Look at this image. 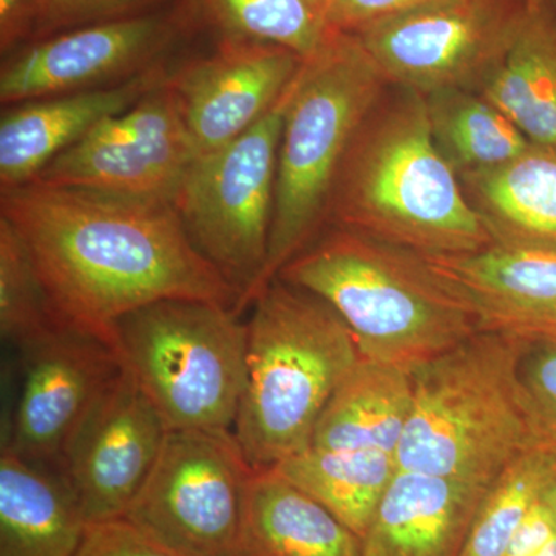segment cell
<instances>
[{
  "label": "cell",
  "instance_id": "1",
  "mask_svg": "<svg viewBox=\"0 0 556 556\" xmlns=\"http://www.w3.org/2000/svg\"><path fill=\"white\" fill-rule=\"evenodd\" d=\"M0 217L24 241L61 327L97 332L161 300L240 294L190 240L177 207L91 190L28 185L0 192Z\"/></svg>",
  "mask_w": 556,
  "mask_h": 556
},
{
  "label": "cell",
  "instance_id": "2",
  "mask_svg": "<svg viewBox=\"0 0 556 556\" xmlns=\"http://www.w3.org/2000/svg\"><path fill=\"white\" fill-rule=\"evenodd\" d=\"M328 226L420 255L471 254L495 244L434 144L426 97L391 86L348 149Z\"/></svg>",
  "mask_w": 556,
  "mask_h": 556
},
{
  "label": "cell",
  "instance_id": "3",
  "mask_svg": "<svg viewBox=\"0 0 556 556\" xmlns=\"http://www.w3.org/2000/svg\"><path fill=\"white\" fill-rule=\"evenodd\" d=\"M276 278L327 302L362 357L409 372L478 332L422 255L354 230L328 226Z\"/></svg>",
  "mask_w": 556,
  "mask_h": 556
},
{
  "label": "cell",
  "instance_id": "4",
  "mask_svg": "<svg viewBox=\"0 0 556 556\" xmlns=\"http://www.w3.org/2000/svg\"><path fill=\"white\" fill-rule=\"evenodd\" d=\"M251 306L233 434L252 468L276 467L311 447L318 417L362 354L327 302L281 278Z\"/></svg>",
  "mask_w": 556,
  "mask_h": 556
},
{
  "label": "cell",
  "instance_id": "5",
  "mask_svg": "<svg viewBox=\"0 0 556 556\" xmlns=\"http://www.w3.org/2000/svg\"><path fill=\"white\" fill-rule=\"evenodd\" d=\"M526 345L478 331L413 369L412 412L397 467L492 482L532 450L519 387Z\"/></svg>",
  "mask_w": 556,
  "mask_h": 556
},
{
  "label": "cell",
  "instance_id": "6",
  "mask_svg": "<svg viewBox=\"0 0 556 556\" xmlns=\"http://www.w3.org/2000/svg\"><path fill=\"white\" fill-rule=\"evenodd\" d=\"M388 89L353 33L332 30L303 61L278 148L276 204L258 294L327 229L348 149Z\"/></svg>",
  "mask_w": 556,
  "mask_h": 556
},
{
  "label": "cell",
  "instance_id": "7",
  "mask_svg": "<svg viewBox=\"0 0 556 556\" xmlns=\"http://www.w3.org/2000/svg\"><path fill=\"white\" fill-rule=\"evenodd\" d=\"M218 303L172 299L113 327L124 367L169 431H233L248 378V324Z\"/></svg>",
  "mask_w": 556,
  "mask_h": 556
},
{
  "label": "cell",
  "instance_id": "8",
  "mask_svg": "<svg viewBox=\"0 0 556 556\" xmlns=\"http://www.w3.org/2000/svg\"><path fill=\"white\" fill-rule=\"evenodd\" d=\"M295 78L251 129L195 160L175 201L190 240L239 292L240 313L257 298L268 260L278 148Z\"/></svg>",
  "mask_w": 556,
  "mask_h": 556
},
{
  "label": "cell",
  "instance_id": "9",
  "mask_svg": "<svg viewBox=\"0 0 556 556\" xmlns=\"http://www.w3.org/2000/svg\"><path fill=\"white\" fill-rule=\"evenodd\" d=\"M525 0H430L369 25L362 46L391 87L479 91L503 67L525 24Z\"/></svg>",
  "mask_w": 556,
  "mask_h": 556
},
{
  "label": "cell",
  "instance_id": "10",
  "mask_svg": "<svg viewBox=\"0 0 556 556\" xmlns=\"http://www.w3.org/2000/svg\"><path fill=\"white\" fill-rule=\"evenodd\" d=\"M254 468L233 431H169L126 518L185 556H237Z\"/></svg>",
  "mask_w": 556,
  "mask_h": 556
},
{
  "label": "cell",
  "instance_id": "11",
  "mask_svg": "<svg viewBox=\"0 0 556 556\" xmlns=\"http://www.w3.org/2000/svg\"><path fill=\"white\" fill-rule=\"evenodd\" d=\"M203 16L200 0L84 25L25 43L3 58L2 108L116 86L169 61Z\"/></svg>",
  "mask_w": 556,
  "mask_h": 556
},
{
  "label": "cell",
  "instance_id": "12",
  "mask_svg": "<svg viewBox=\"0 0 556 556\" xmlns=\"http://www.w3.org/2000/svg\"><path fill=\"white\" fill-rule=\"evenodd\" d=\"M167 79L98 124L31 182L175 204L197 152Z\"/></svg>",
  "mask_w": 556,
  "mask_h": 556
},
{
  "label": "cell",
  "instance_id": "13",
  "mask_svg": "<svg viewBox=\"0 0 556 556\" xmlns=\"http://www.w3.org/2000/svg\"><path fill=\"white\" fill-rule=\"evenodd\" d=\"M20 353L21 382L2 448L61 470L76 428L124 371L123 357L104 336L61 325Z\"/></svg>",
  "mask_w": 556,
  "mask_h": 556
},
{
  "label": "cell",
  "instance_id": "14",
  "mask_svg": "<svg viewBox=\"0 0 556 556\" xmlns=\"http://www.w3.org/2000/svg\"><path fill=\"white\" fill-rule=\"evenodd\" d=\"M167 433L163 416L124 367L62 455L61 470L75 489L87 525L126 517Z\"/></svg>",
  "mask_w": 556,
  "mask_h": 556
},
{
  "label": "cell",
  "instance_id": "15",
  "mask_svg": "<svg viewBox=\"0 0 556 556\" xmlns=\"http://www.w3.org/2000/svg\"><path fill=\"white\" fill-rule=\"evenodd\" d=\"M303 61L274 43L222 38L211 54L172 68L167 84L197 159L251 129L288 89Z\"/></svg>",
  "mask_w": 556,
  "mask_h": 556
},
{
  "label": "cell",
  "instance_id": "16",
  "mask_svg": "<svg viewBox=\"0 0 556 556\" xmlns=\"http://www.w3.org/2000/svg\"><path fill=\"white\" fill-rule=\"evenodd\" d=\"M463 299L478 331L522 343H556V248L500 244L422 255Z\"/></svg>",
  "mask_w": 556,
  "mask_h": 556
},
{
  "label": "cell",
  "instance_id": "17",
  "mask_svg": "<svg viewBox=\"0 0 556 556\" xmlns=\"http://www.w3.org/2000/svg\"><path fill=\"white\" fill-rule=\"evenodd\" d=\"M169 61L116 86L75 91L3 108L0 192L21 188L91 129L137 104L172 72Z\"/></svg>",
  "mask_w": 556,
  "mask_h": 556
},
{
  "label": "cell",
  "instance_id": "18",
  "mask_svg": "<svg viewBox=\"0 0 556 556\" xmlns=\"http://www.w3.org/2000/svg\"><path fill=\"white\" fill-rule=\"evenodd\" d=\"M492 482L397 468L362 536V556L463 555Z\"/></svg>",
  "mask_w": 556,
  "mask_h": 556
},
{
  "label": "cell",
  "instance_id": "19",
  "mask_svg": "<svg viewBox=\"0 0 556 556\" xmlns=\"http://www.w3.org/2000/svg\"><path fill=\"white\" fill-rule=\"evenodd\" d=\"M237 556H362V540L276 467L254 468Z\"/></svg>",
  "mask_w": 556,
  "mask_h": 556
},
{
  "label": "cell",
  "instance_id": "20",
  "mask_svg": "<svg viewBox=\"0 0 556 556\" xmlns=\"http://www.w3.org/2000/svg\"><path fill=\"white\" fill-rule=\"evenodd\" d=\"M87 521L60 468L0 453V556H75Z\"/></svg>",
  "mask_w": 556,
  "mask_h": 556
},
{
  "label": "cell",
  "instance_id": "21",
  "mask_svg": "<svg viewBox=\"0 0 556 556\" xmlns=\"http://www.w3.org/2000/svg\"><path fill=\"white\" fill-rule=\"evenodd\" d=\"M459 178L495 243L556 248V146L530 142L503 166Z\"/></svg>",
  "mask_w": 556,
  "mask_h": 556
},
{
  "label": "cell",
  "instance_id": "22",
  "mask_svg": "<svg viewBox=\"0 0 556 556\" xmlns=\"http://www.w3.org/2000/svg\"><path fill=\"white\" fill-rule=\"evenodd\" d=\"M412 404V372L362 357L318 417L311 447L396 456Z\"/></svg>",
  "mask_w": 556,
  "mask_h": 556
},
{
  "label": "cell",
  "instance_id": "23",
  "mask_svg": "<svg viewBox=\"0 0 556 556\" xmlns=\"http://www.w3.org/2000/svg\"><path fill=\"white\" fill-rule=\"evenodd\" d=\"M481 93L532 144L556 146V9H527L510 53Z\"/></svg>",
  "mask_w": 556,
  "mask_h": 556
},
{
  "label": "cell",
  "instance_id": "24",
  "mask_svg": "<svg viewBox=\"0 0 556 556\" xmlns=\"http://www.w3.org/2000/svg\"><path fill=\"white\" fill-rule=\"evenodd\" d=\"M276 468L362 540L399 467L379 450L309 447Z\"/></svg>",
  "mask_w": 556,
  "mask_h": 556
},
{
  "label": "cell",
  "instance_id": "25",
  "mask_svg": "<svg viewBox=\"0 0 556 556\" xmlns=\"http://www.w3.org/2000/svg\"><path fill=\"white\" fill-rule=\"evenodd\" d=\"M426 105L434 144L459 177L503 166L529 148L525 134L479 91H434Z\"/></svg>",
  "mask_w": 556,
  "mask_h": 556
},
{
  "label": "cell",
  "instance_id": "26",
  "mask_svg": "<svg viewBox=\"0 0 556 556\" xmlns=\"http://www.w3.org/2000/svg\"><path fill=\"white\" fill-rule=\"evenodd\" d=\"M556 484V457L527 450L486 490L460 556H504L538 501Z\"/></svg>",
  "mask_w": 556,
  "mask_h": 556
},
{
  "label": "cell",
  "instance_id": "27",
  "mask_svg": "<svg viewBox=\"0 0 556 556\" xmlns=\"http://www.w3.org/2000/svg\"><path fill=\"white\" fill-rule=\"evenodd\" d=\"M222 38L257 40L313 56L328 38L316 0H200Z\"/></svg>",
  "mask_w": 556,
  "mask_h": 556
},
{
  "label": "cell",
  "instance_id": "28",
  "mask_svg": "<svg viewBox=\"0 0 556 556\" xmlns=\"http://www.w3.org/2000/svg\"><path fill=\"white\" fill-rule=\"evenodd\" d=\"M54 321L46 292L24 241L0 217V334L17 351L46 338Z\"/></svg>",
  "mask_w": 556,
  "mask_h": 556
},
{
  "label": "cell",
  "instance_id": "29",
  "mask_svg": "<svg viewBox=\"0 0 556 556\" xmlns=\"http://www.w3.org/2000/svg\"><path fill=\"white\" fill-rule=\"evenodd\" d=\"M519 387L530 447L556 457V343H527L519 362Z\"/></svg>",
  "mask_w": 556,
  "mask_h": 556
},
{
  "label": "cell",
  "instance_id": "30",
  "mask_svg": "<svg viewBox=\"0 0 556 556\" xmlns=\"http://www.w3.org/2000/svg\"><path fill=\"white\" fill-rule=\"evenodd\" d=\"M174 2L177 0H38L28 42L84 25L138 16Z\"/></svg>",
  "mask_w": 556,
  "mask_h": 556
},
{
  "label": "cell",
  "instance_id": "31",
  "mask_svg": "<svg viewBox=\"0 0 556 556\" xmlns=\"http://www.w3.org/2000/svg\"><path fill=\"white\" fill-rule=\"evenodd\" d=\"M75 556H185L163 546L126 518L90 522Z\"/></svg>",
  "mask_w": 556,
  "mask_h": 556
},
{
  "label": "cell",
  "instance_id": "32",
  "mask_svg": "<svg viewBox=\"0 0 556 556\" xmlns=\"http://www.w3.org/2000/svg\"><path fill=\"white\" fill-rule=\"evenodd\" d=\"M430 0H316L328 28L358 33Z\"/></svg>",
  "mask_w": 556,
  "mask_h": 556
},
{
  "label": "cell",
  "instance_id": "33",
  "mask_svg": "<svg viewBox=\"0 0 556 556\" xmlns=\"http://www.w3.org/2000/svg\"><path fill=\"white\" fill-rule=\"evenodd\" d=\"M556 533L554 511L546 495L529 511L517 533L511 538L504 556H535Z\"/></svg>",
  "mask_w": 556,
  "mask_h": 556
},
{
  "label": "cell",
  "instance_id": "34",
  "mask_svg": "<svg viewBox=\"0 0 556 556\" xmlns=\"http://www.w3.org/2000/svg\"><path fill=\"white\" fill-rule=\"evenodd\" d=\"M38 0H0V51L3 56L30 40Z\"/></svg>",
  "mask_w": 556,
  "mask_h": 556
},
{
  "label": "cell",
  "instance_id": "35",
  "mask_svg": "<svg viewBox=\"0 0 556 556\" xmlns=\"http://www.w3.org/2000/svg\"><path fill=\"white\" fill-rule=\"evenodd\" d=\"M527 9H556V0H525Z\"/></svg>",
  "mask_w": 556,
  "mask_h": 556
},
{
  "label": "cell",
  "instance_id": "36",
  "mask_svg": "<svg viewBox=\"0 0 556 556\" xmlns=\"http://www.w3.org/2000/svg\"><path fill=\"white\" fill-rule=\"evenodd\" d=\"M535 556H556V533Z\"/></svg>",
  "mask_w": 556,
  "mask_h": 556
},
{
  "label": "cell",
  "instance_id": "37",
  "mask_svg": "<svg viewBox=\"0 0 556 556\" xmlns=\"http://www.w3.org/2000/svg\"><path fill=\"white\" fill-rule=\"evenodd\" d=\"M546 500L548 503V506H551L552 511H554V517L556 521V484L552 486L551 490L546 493Z\"/></svg>",
  "mask_w": 556,
  "mask_h": 556
}]
</instances>
